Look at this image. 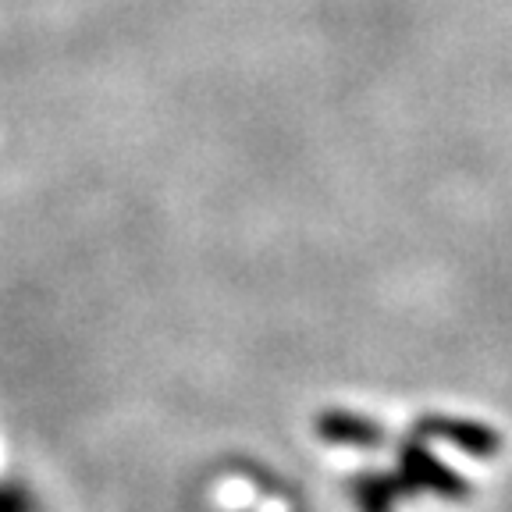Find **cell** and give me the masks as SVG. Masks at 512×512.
I'll return each instance as SVG.
<instances>
[]
</instances>
